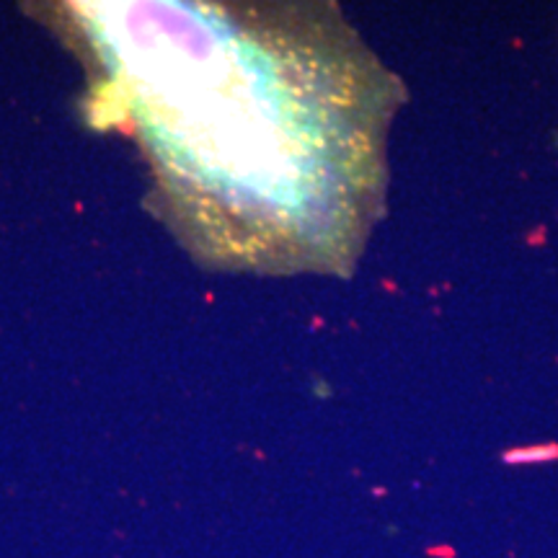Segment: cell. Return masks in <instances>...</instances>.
Returning a JSON list of instances; mask_svg holds the SVG:
<instances>
[{
  "label": "cell",
  "instance_id": "1",
  "mask_svg": "<svg viewBox=\"0 0 558 558\" xmlns=\"http://www.w3.org/2000/svg\"><path fill=\"white\" fill-rule=\"evenodd\" d=\"M163 213L220 267L344 271L386 192L403 90L329 5H70Z\"/></svg>",
  "mask_w": 558,
  "mask_h": 558
}]
</instances>
